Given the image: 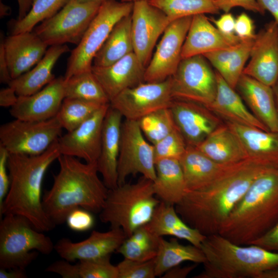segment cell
<instances>
[{
	"label": "cell",
	"mask_w": 278,
	"mask_h": 278,
	"mask_svg": "<svg viewBox=\"0 0 278 278\" xmlns=\"http://www.w3.org/2000/svg\"><path fill=\"white\" fill-rule=\"evenodd\" d=\"M274 168L278 167L251 159L236 163L205 188L187 192L175 205L176 210L187 224L202 234H218L255 180Z\"/></svg>",
	"instance_id": "obj_1"
},
{
	"label": "cell",
	"mask_w": 278,
	"mask_h": 278,
	"mask_svg": "<svg viewBox=\"0 0 278 278\" xmlns=\"http://www.w3.org/2000/svg\"><path fill=\"white\" fill-rule=\"evenodd\" d=\"M58 173L51 188L42 197L44 210L56 225L66 221L73 210L81 207L100 213L109 189L98 176L97 164L82 163L76 158L61 154Z\"/></svg>",
	"instance_id": "obj_2"
},
{
	"label": "cell",
	"mask_w": 278,
	"mask_h": 278,
	"mask_svg": "<svg viewBox=\"0 0 278 278\" xmlns=\"http://www.w3.org/2000/svg\"><path fill=\"white\" fill-rule=\"evenodd\" d=\"M60 155L58 140L40 154H9L7 165L10 185L0 206L1 218L6 215L21 216L42 232L56 227L44 210L42 185L46 170Z\"/></svg>",
	"instance_id": "obj_3"
},
{
	"label": "cell",
	"mask_w": 278,
	"mask_h": 278,
	"mask_svg": "<svg viewBox=\"0 0 278 278\" xmlns=\"http://www.w3.org/2000/svg\"><path fill=\"white\" fill-rule=\"evenodd\" d=\"M278 221V168L258 176L221 225L219 234L250 245Z\"/></svg>",
	"instance_id": "obj_4"
},
{
	"label": "cell",
	"mask_w": 278,
	"mask_h": 278,
	"mask_svg": "<svg viewBox=\"0 0 278 278\" xmlns=\"http://www.w3.org/2000/svg\"><path fill=\"white\" fill-rule=\"evenodd\" d=\"M200 248L205 262L195 278H259L278 267V252L254 245H238L219 234L206 236Z\"/></svg>",
	"instance_id": "obj_5"
},
{
	"label": "cell",
	"mask_w": 278,
	"mask_h": 278,
	"mask_svg": "<svg viewBox=\"0 0 278 278\" xmlns=\"http://www.w3.org/2000/svg\"><path fill=\"white\" fill-rule=\"evenodd\" d=\"M160 202L153 181L142 176L135 183L125 182L109 189L99 219L111 228L121 229L128 237L150 221Z\"/></svg>",
	"instance_id": "obj_6"
},
{
	"label": "cell",
	"mask_w": 278,
	"mask_h": 278,
	"mask_svg": "<svg viewBox=\"0 0 278 278\" xmlns=\"http://www.w3.org/2000/svg\"><path fill=\"white\" fill-rule=\"evenodd\" d=\"M51 238L37 230L24 217L6 215L0 222V268L25 269L39 253L50 254Z\"/></svg>",
	"instance_id": "obj_7"
},
{
	"label": "cell",
	"mask_w": 278,
	"mask_h": 278,
	"mask_svg": "<svg viewBox=\"0 0 278 278\" xmlns=\"http://www.w3.org/2000/svg\"><path fill=\"white\" fill-rule=\"evenodd\" d=\"M133 6V3L116 0H107L101 4L81 41L71 53L64 80L92 70L94 58L112 28L120 19L131 14Z\"/></svg>",
	"instance_id": "obj_8"
},
{
	"label": "cell",
	"mask_w": 278,
	"mask_h": 278,
	"mask_svg": "<svg viewBox=\"0 0 278 278\" xmlns=\"http://www.w3.org/2000/svg\"><path fill=\"white\" fill-rule=\"evenodd\" d=\"M102 3L69 0L55 14L32 31L48 46L78 45Z\"/></svg>",
	"instance_id": "obj_9"
},
{
	"label": "cell",
	"mask_w": 278,
	"mask_h": 278,
	"mask_svg": "<svg viewBox=\"0 0 278 278\" xmlns=\"http://www.w3.org/2000/svg\"><path fill=\"white\" fill-rule=\"evenodd\" d=\"M62 127L56 116L43 121L15 119L0 127V145L9 154H40L57 141Z\"/></svg>",
	"instance_id": "obj_10"
},
{
	"label": "cell",
	"mask_w": 278,
	"mask_h": 278,
	"mask_svg": "<svg viewBox=\"0 0 278 278\" xmlns=\"http://www.w3.org/2000/svg\"><path fill=\"white\" fill-rule=\"evenodd\" d=\"M170 79L173 99L193 102L207 108L216 97V72L203 55L182 59Z\"/></svg>",
	"instance_id": "obj_11"
},
{
	"label": "cell",
	"mask_w": 278,
	"mask_h": 278,
	"mask_svg": "<svg viewBox=\"0 0 278 278\" xmlns=\"http://www.w3.org/2000/svg\"><path fill=\"white\" fill-rule=\"evenodd\" d=\"M117 172L118 185L130 175L140 173L152 181L155 178L153 145L145 139L137 120L122 122Z\"/></svg>",
	"instance_id": "obj_12"
},
{
	"label": "cell",
	"mask_w": 278,
	"mask_h": 278,
	"mask_svg": "<svg viewBox=\"0 0 278 278\" xmlns=\"http://www.w3.org/2000/svg\"><path fill=\"white\" fill-rule=\"evenodd\" d=\"M173 99L170 77L162 82H143L126 89L113 99L110 105L125 119L138 121L157 110L169 108Z\"/></svg>",
	"instance_id": "obj_13"
},
{
	"label": "cell",
	"mask_w": 278,
	"mask_h": 278,
	"mask_svg": "<svg viewBox=\"0 0 278 278\" xmlns=\"http://www.w3.org/2000/svg\"><path fill=\"white\" fill-rule=\"evenodd\" d=\"M192 18L177 19L167 26L146 67L145 82H162L175 73L182 60V47Z\"/></svg>",
	"instance_id": "obj_14"
},
{
	"label": "cell",
	"mask_w": 278,
	"mask_h": 278,
	"mask_svg": "<svg viewBox=\"0 0 278 278\" xmlns=\"http://www.w3.org/2000/svg\"><path fill=\"white\" fill-rule=\"evenodd\" d=\"M171 21L161 10L148 1L133 3L131 13V33L133 52L146 67L159 37Z\"/></svg>",
	"instance_id": "obj_15"
},
{
	"label": "cell",
	"mask_w": 278,
	"mask_h": 278,
	"mask_svg": "<svg viewBox=\"0 0 278 278\" xmlns=\"http://www.w3.org/2000/svg\"><path fill=\"white\" fill-rule=\"evenodd\" d=\"M110 104L103 105L74 130L58 139L61 154L97 163L101 147L103 120Z\"/></svg>",
	"instance_id": "obj_16"
},
{
	"label": "cell",
	"mask_w": 278,
	"mask_h": 278,
	"mask_svg": "<svg viewBox=\"0 0 278 278\" xmlns=\"http://www.w3.org/2000/svg\"><path fill=\"white\" fill-rule=\"evenodd\" d=\"M250 58L242 74L272 87L278 79V23L274 20L256 34Z\"/></svg>",
	"instance_id": "obj_17"
},
{
	"label": "cell",
	"mask_w": 278,
	"mask_h": 278,
	"mask_svg": "<svg viewBox=\"0 0 278 278\" xmlns=\"http://www.w3.org/2000/svg\"><path fill=\"white\" fill-rule=\"evenodd\" d=\"M169 108L187 146H197L222 125L216 114L197 103L173 99Z\"/></svg>",
	"instance_id": "obj_18"
},
{
	"label": "cell",
	"mask_w": 278,
	"mask_h": 278,
	"mask_svg": "<svg viewBox=\"0 0 278 278\" xmlns=\"http://www.w3.org/2000/svg\"><path fill=\"white\" fill-rule=\"evenodd\" d=\"M127 237L120 228H111L106 232L94 230L88 238L79 242L61 238L55 245L54 250L62 259L70 262L94 259L111 255Z\"/></svg>",
	"instance_id": "obj_19"
},
{
	"label": "cell",
	"mask_w": 278,
	"mask_h": 278,
	"mask_svg": "<svg viewBox=\"0 0 278 278\" xmlns=\"http://www.w3.org/2000/svg\"><path fill=\"white\" fill-rule=\"evenodd\" d=\"M64 98V79L59 77L33 94L19 96L10 114L15 119L46 120L56 116Z\"/></svg>",
	"instance_id": "obj_20"
},
{
	"label": "cell",
	"mask_w": 278,
	"mask_h": 278,
	"mask_svg": "<svg viewBox=\"0 0 278 278\" xmlns=\"http://www.w3.org/2000/svg\"><path fill=\"white\" fill-rule=\"evenodd\" d=\"M145 69L134 52L110 65L92 67L110 101L125 90L145 82Z\"/></svg>",
	"instance_id": "obj_21"
},
{
	"label": "cell",
	"mask_w": 278,
	"mask_h": 278,
	"mask_svg": "<svg viewBox=\"0 0 278 278\" xmlns=\"http://www.w3.org/2000/svg\"><path fill=\"white\" fill-rule=\"evenodd\" d=\"M123 118L118 111L110 106L103 123L100 151L96 164L109 189L118 185L117 167Z\"/></svg>",
	"instance_id": "obj_22"
},
{
	"label": "cell",
	"mask_w": 278,
	"mask_h": 278,
	"mask_svg": "<svg viewBox=\"0 0 278 278\" xmlns=\"http://www.w3.org/2000/svg\"><path fill=\"white\" fill-rule=\"evenodd\" d=\"M11 78L26 73L43 57L48 46L33 31L10 34L4 39Z\"/></svg>",
	"instance_id": "obj_23"
},
{
	"label": "cell",
	"mask_w": 278,
	"mask_h": 278,
	"mask_svg": "<svg viewBox=\"0 0 278 278\" xmlns=\"http://www.w3.org/2000/svg\"><path fill=\"white\" fill-rule=\"evenodd\" d=\"M235 90L255 117L269 131L278 132V114L272 88L242 74Z\"/></svg>",
	"instance_id": "obj_24"
},
{
	"label": "cell",
	"mask_w": 278,
	"mask_h": 278,
	"mask_svg": "<svg viewBox=\"0 0 278 278\" xmlns=\"http://www.w3.org/2000/svg\"><path fill=\"white\" fill-rule=\"evenodd\" d=\"M241 41L224 36L205 14H197L193 16L183 45L182 59L228 48Z\"/></svg>",
	"instance_id": "obj_25"
},
{
	"label": "cell",
	"mask_w": 278,
	"mask_h": 278,
	"mask_svg": "<svg viewBox=\"0 0 278 278\" xmlns=\"http://www.w3.org/2000/svg\"><path fill=\"white\" fill-rule=\"evenodd\" d=\"M179 161L187 192L205 188L235 164L218 163L207 157L196 147L191 146H187Z\"/></svg>",
	"instance_id": "obj_26"
},
{
	"label": "cell",
	"mask_w": 278,
	"mask_h": 278,
	"mask_svg": "<svg viewBox=\"0 0 278 278\" xmlns=\"http://www.w3.org/2000/svg\"><path fill=\"white\" fill-rule=\"evenodd\" d=\"M225 123L240 140L249 159L278 167V132Z\"/></svg>",
	"instance_id": "obj_27"
},
{
	"label": "cell",
	"mask_w": 278,
	"mask_h": 278,
	"mask_svg": "<svg viewBox=\"0 0 278 278\" xmlns=\"http://www.w3.org/2000/svg\"><path fill=\"white\" fill-rule=\"evenodd\" d=\"M217 93L212 103L207 107L218 117L228 122L237 123L258 128L268 129L251 113L243 99L216 71Z\"/></svg>",
	"instance_id": "obj_28"
},
{
	"label": "cell",
	"mask_w": 278,
	"mask_h": 278,
	"mask_svg": "<svg viewBox=\"0 0 278 278\" xmlns=\"http://www.w3.org/2000/svg\"><path fill=\"white\" fill-rule=\"evenodd\" d=\"M147 225L159 236H173L185 240L200 248L206 236L187 224L178 214L175 205L162 201L157 206Z\"/></svg>",
	"instance_id": "obj_29"
},
{
	"label": "cell",
	"mask_w": 278,
	"mask_h": 278,
	"mask_svg": "<svg viewBox=\"0 0 278 278\" xmlns=\"http://www.w3.org/2000/svg\"><path fill=\"white\" fill-rule=\"evenodd\" d=\"M69 51L66 44L51 46L33 68L13 79L8 86L14 89L18 96L38 92L55 78L53 74L54 65L63 54Z\"/></svg>",
	"instance_id": "obj_30"
},
{
	"label": "cell",
	"mask_w": 278,
	"mask_h": 278,
	"mask_svg": "<svg viewBox=\"0 0 278 278\" xmlns=\"http://www.w3.org/2000/svg\"><path fill=\"white\" fill-rule=\"evenodd\" d=\"M195 147L222 164H235L249 159L240 140L226 124L221 125Z\"/></svg>",
	"instance_id": "obj_31"
},
{
	"label": "cell",
	"mask_w": 278,
	"mask_h": 278,
	"mask_svg": "<svg viewBox=\"0 0 278 278\" xmlns=\"http://www.w3.org/2000/svg\"><path fill=\"white\" fill-rule=\"evenodd\" d=\"M155 178L153 187L155 196L162 202L176 205L187 192L179 159H162L155 161Z\"/></svg>",
	"instance_id": "obj_32"
},
{
	"label": "cell",
	"mask_w": 278,
	"mask_h": 278,
	"mask_svg": "<svg viewBox=\"0 0 278 278\" xmlns=\"http://www.w3.org/2000/svg\"><path fill=\"white\" fill-rule=\"evenodd\" d=\"M254 39L241 40L225 49L208 53L203 56L216 70L226 82L235 89L250 58Z\"/></svg>",
	"instance_id": "obj_33"
},
{
	"label": "cell",
	"mask_w": 278,
	"mask_h": 278,
	"mask_svg": "<svg viewBox=\"0 0 278 278\" xmlns=\"http://www.w3.org/2000/svg\"><path fill=\"white\" fill-rule=\"evenodd\" d=\"M132 52L131 14L123 18L114 25L95 56L93 65L97 67L110 65Z\"/></svg>",
	"instance_id": "obj_34"
},
{
	"label": "cell",
	"mask_w": 278,
	"mask_h": 278,
	"mask_svg": "<svg viewBox=\"0 0 278 278\" xmlns=\"http://www.w3.org/2000/svg\"><path fill=\"white\" fill-rule=\"evenodd\" d=\"M185 262L203 264L205 257L201 248L193 245L181 244L175 237L167 240L161 237L154 258L156 277H161L170 269Z\"/></svg>",
	"instance_id": "obj_35"
},
{
	"label": "cell",
	"mask_w": 278,
	"mask_h": 278,
	"mask_svg": "<svg viewBox=\"0 0 278 278\" xmlns=\"http://www.w3.org/2000/svg\"><path fill=\"white\" fill-rule=\"evenodd\" d=\"M160 237L153 233L146 224L127 237L116 252L125 258L145 262L153 259L158 253Z\"/></svg>",
	"instance_id": "obj_36"
},
{
	"label": "cell",
	"mask_w": 278,
	"mask_h": 278,
	"mask_svg": "<svg viewBox=\"0 0 278 278\" xmlns=\"http://www.w3.org/2000/svg\"><path fill=\"white\" fill-rule=\"evenodd\" d=\"M64 91L65 98L101 105L110 103L107 94L92 70L76 74L64 80Z\"/></svg>",
	"instance_id": "obj_37"
},
{
	"label": "cell",
	"mask_w": 278,
	"mask_h": 278,
	"mask_svg": "<svg viewBox=\"0 0 278 278\" xmlns=\"http://www.w3.org/2000/svg\"><path fill=\"white\" fill-rule=\"evenodd\" d=\"M149 3L163 12L172 22L199 14H218L214 0H149Z\"/></svg>",
	"instance_id": "obj_38"
},
{
	"label": "cell",
	"mask_w": 278,
	"mask_h": 278,
	"mask_svg": "<svg viewBox=\"0 0 278 278\" xmlns=\"http://www.w3.org/2000/svg\"><path fill=\"white\" fill-rule=\"evenodd\" d=\"M103 105H105L65 98L56 117L62 127L70 132L81 125Z\"/></svg>",
	"instance_id": "obj_39"
},
{
	"label": "cell",
	"mask_w": 278,
	"mask_h": 278,
	"mask_svg": "<svg viewBox=\"0 0 278 278\" xmlns=\"http://www.w3.org/2000/svg\"><path fill=\"white\" fill-rule=\"evenodd\" d=\"M69 0H33L28 14L11 23V34L32 31L35 26L55 14Z\"/></svg>",
	"instance_id": "obj_40"
},
{
	"label": "cell",
	"mask_w": 278,
	"mask_h": 278,
	"mask_svg": "<svg viewBox=\"0 0 278 278\" xmlns=\"http://www.w3.org/2000/svg\"><path fill=\"white\" fill-rule=\"evenodd\" d=\"M145 137L152 145L177 128L169 108L153 112L138 120Z\"/></svg>",
	"instance_id": "obj_41"
},
{
	"label": "cell",
	"mask_w": 278,
	"mask_h": 278,
	"mask_svg": "<svg viewBox=\"0 0 278 278\" xmlns=\"http://www.w3.org/2000/svg\"><path fill=\"white\" fill-rule=\"evenodd\" d=\"M153 145L155 161L162 159L179 160L187 147L177 128Z\"/></svg>",
	"instance_id": "obj_42"
},
{
	"label": "cell",
	"mask_w": 278,
	"mask_h": 278,
	"mask_svg": "<svg viewBox=\"0 0 278 278\" xmlns=\"http://www.w3.org/2000/svg\"><path fill=\"white\" fill-rule=\"evenodd\" d=\"M110 256L79 260L80 278H118L117 266L111 263Z\"/></svg>",
	"instance_id": "obj_43"
},
{
	"label": "cell",
	"mask_w": 278,
	"mask_h": 278,
	"mask_svg": "<svg viewBox=\"0 0 278 278\" xmlns=\"http://www.w3.org/2000/svg\"><path fill=\"white\" fill-rule=\"evenodd\" d=\"M118 278H154V259L138 261L125 258L116 265Z\"/></svg>",
	"instance_id": "obj_44"
},
{
	"label": "cell",
	"mask_w": 278,
	"mask_h": 278,
	"mask_svg": "<svg viewBox=\"0 0 278 278\" xmlns=\"http://www.w3.org/2000/svg\"><path fill=\"white\" fill-rule=\"evenodd\" d=\"M94 222L92 212L81 207L71 211L65 221L68 228L76 232H84L90 230L93 227Z\"/></svg>",
	"instance_id": "obj_45"
},
{
	"label": "cell",
	"mask_w": 278,
	"mask_h": 278,
	"mask_svg": "<svg viewBox=\"0 0 278 278\" xmlns=\"http://www.w3.org/2000/svg\"><path fill=\"white\" fill-rule=\"evenodd\" d=\"M214 3L219 10H222L224 13L229 12L233 8L236 7L261 14L265 13L257 0H214Z\"/></svg>",
	"instance_id": "obj_46"
},
{
	"label": "cell",
	"mask_w": 278,
	"mask_h": 278,
	"mask_svg": "<svg viewBox=\"0 0 278 278\" xmlns=\"http://www.w3.org/2000/svg\"><path fill=\"white\" fill-rule=\"evenodd\" d=\"M235 33L241 40L255 39L254 22L246 13H240L235 19Z\"/></svg>",
	"instance_id": "obj_47"
},
{
	"label": "cell",
	"mask_w": 278,
	"mask_h": 278,
	"mask_svg": "<svg viewBox=\"0 0 278 278\" xmlns=\"http://www.w3.org/2000/svg\"><path fill=\"white\" fill-rule=\"evenodd\" d=\"M70 262L64 259L57 260L49 265L45 271L57 273L63 278H80L79 263Z\"/></svg>",
	"instance_id": "obj_48"
},
{
	"label": "cell",
	"mask_w": 278,
	"mask_h": 278,
	"mask_svg": "<svg viewBox=\"0 0 278 278\" xmlns=\"http://www.w3.org/2000/svg\"><path fill=\"white\" fill-rule=\"evenodd\" d=\"M218 30L224 36L228 38L239 41L241 40L235 34V19L232 13L225 12L218 19H210Z\"/></svg>",
	"instance_id": "obj_49"
},
{
	"label": "cell",
	"mask_w": 278,
	"mask_h": 278,
	"mask_svg": "<svg viewBox=\"0 0 278 278\" xmlns=\"http://www.w3.org/2000/svg\"><path fill=\"white\" fill-rule=\"evenodd\" d=\"M9 155L7 150L0 145V206L9 188L10 179L7 165Z\"/></svg>",
	"instance_id": "obj_50"
},
{
	"label": "cell",
	"mask_w": 278,
	"mask_h": 278,
	"mask_svg": "<svg viewBox=\"0 0 278 278\" xmlns=\"http://www.w3.org/2000/svg\"><path fill=\"white\" fill-rule=\"evenodd\" d=\"M251 245H256L266 250L278 252V221L268 231L253 241Z\"/></svg>",
	"instance_id": "obj_51"
},
{
	"label": "cell",
	"mask_w": 278,
	"mask_h": 278,
	"mask_svg": "<svg viewBox=\"0 0 278 278\" xmlns=\"http://www.w3.org/2000/svg\"><path fill=\"white\" fill-rule=\"evenodd\" d=\"M0 43V81L8 85L12 80L6 60L4 45V38L1 39Z\"/></svg>",
	"instance_id": "obj_52"
},
{
	"label": "cell",
	"mask_w": 278,
	"mask_h": 278,
	"mask_svg": "<svg viewBox=\"0 0 278 278\" xmlns=\"http://www.w3.org/2000/svg\"><path fill=\"white\" fill-rule=\"evenodd\" d=\"M18 98L14 89L9 86L0 91V106L2 107H12Z\"/></svg>",
	"instance_id": "obj_53"
},
{
	"label": "cell",
	"mask_w": 278,
	"mask_h": 278,
	"mask_svg": "<svg viewBox=\"0 0 278 278\" xmlns=\"http://www.w3.org/2000/svg\"><path fill=\"white\" fill-rule=\"evenodd\" d=\"M197 264L181 267L175 266L167 271L161 277L163 278H185L196 267Z\"/></svg>",
	"instance_id": "obj_54"
},
{
	"label": "cell",
	"mask_w": 278,
	"mask_h": 278,
	"mask_svg": "<svg viewBox=\"0 0 278 278\" xmlns=\"http://www.w3.org/2000/svg\"><path fill=\"white\" fill-rule=\"evenodd\" d=\"M259 5L265 10L268 11L278 23V0H257Z\"/></svg>",
	"instance_id": "obj_55"
},
{
	"label": "cell",
	"mask_w": 278,
	"mask_h": 278,
	"mask_svg": "<svg viewBox=\"0 0 278 278\" xmlns=\"http://www.w3.org/2000/svg\"><path fill=\"white\" fill-rule=\"evenodd\" d=\"M27 277L25 269L19 268L4 269L0 268V278H26Z\"/></svg>",
	"instance_id": "obj_56"
},
{
	"label": "cell",
	"mask_w": 278,
	"mask_h": 278,
	"mask_svg": "<svg viewBox=\"0 0 278 278\" xmlns=\"http://www.w3.org/2000/svg\"><path fill=\"white\" fill-rule=\"evenodd\" d=\"M19 5V15L18 20L23 19L29 12L33 0H17Z\"/></svg>",
	"instance_id": "obj_57"
},
{
	"label": "cell",
	"mask_w": 278,
	"mask_h": 278,
	"mask_svg": "<svg viewBox=\"0 0 278 278\" xmlns=\"http://www.w3.org/2000/svg\"><path fill=\"white\" fill-rule=\"evenodd\" d=\"M259 278H278V267L264 272Z\"/></svg>",
	"instance_id": "obj_58"
},
{
	"label": "cell",
	"mask_w": 278,
	"mask_h": 278,
	"mask_svg": "<svg viewBox=\"0 0 278 278\" xmlns=\"http://www.w3.org/2000/svg\"><path fill=\"white\" fill-rule=\"evenodd\" d=\"M11 11L10 7L3 4L2 2H0V16L3 18L10 14Z\"/></svg>",
	"instance_id": "obj_59"
},
{
	"label": "cell",
	"mask_w": 278,
	"mask_h": 278,
	"mask_svg": "<svg viewBox=\"0 0 278 278\" xmlns=\"http://www.w3.org/2000/svg\"><path fill=\"white\" fill-rule=\"evenodd\" d=\"M272 88L274 93V99L278 114V79Z\"/></svg>",
	"instance_id": "obj_60"
},
{
	"label": "cell",
	"mask_w": 278,
	"mask_h": 278,
	"mask_svg": "<svg viewBox=\"0 0 278 278\" xmlns=\"http://www.w3.org/2000/svg\"><path fill=\"white\" fill-rule=\"evenodd\" d=\"M77 1L81 3H90V2L102 3L107 0H77Z\"/></svg>",
	"instance_id": "obj_61"
},
{
	"label": "cell",
	"mask_w": 278,
	"mask_h": 278,
	"mask_svg": "<svg viewBox=\"0 0 278 278\" xmlns=\"http://www.w3.org/2000/svg\"><path fill=\"white\" fill-rule=\"evenodd\" d=\"M142 1H148L149 0H120V2L125 3H134L135 2Z\"/></svg>",
	"instance_id": "obj_62"
}]
</instances>
